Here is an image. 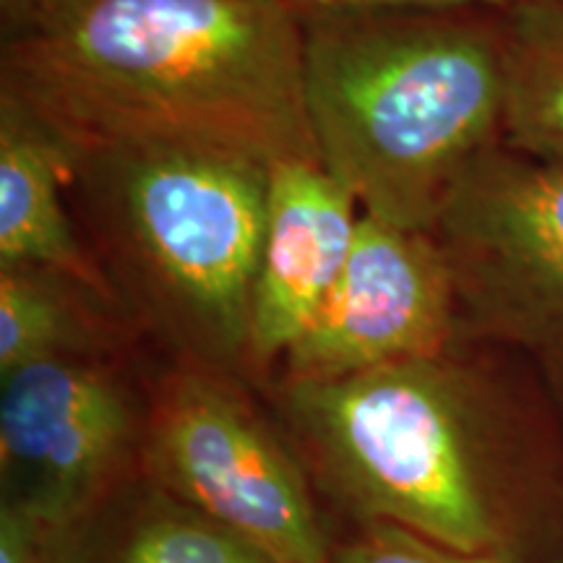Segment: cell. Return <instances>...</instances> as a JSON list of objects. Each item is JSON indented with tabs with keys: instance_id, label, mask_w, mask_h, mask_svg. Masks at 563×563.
<instances>
[{
	"instance_id": "obj_1",
	"label": "cell",
	"mask_w": 563,
	"mask_h": 563,
	"mask_svg": "<svg viewBox=\"0 0 563 563\" xmlns=\"http://www.w3.org/2000/svg\"><path fill=\"white\" fill-rule=\"evenodd\" d=\"M0 37V91L68 152L321 162L300 19L274 0H45Z\"/></svg>"
},
{
	"instance_id": "obj_2",
	"label": "cell",
	"mask_w": 563,
	"mask_h": 563,
	"mask_svg": "<svg viewBox=\"0 0 563 563\" xmlns=\"http://www.w3.org/2000/svg\"><path fill=\"white\" fill-rule=\"evenodd\" d=\"M300 26L321 165L363 214L431 232L470 167L504 144L501 13H332Z\"/></svg>"
},
{
	"instance_id": "obj_3",
	"label": "cell",
	"mask_w": 563,
	"mask_h": 563,
	"mask_svg": "<svg viewBox=\"0 0 563 563\" xmlns=\"http://www.w3.org/2000/svg\"><path fill=\"white\" fill-rule=\"evenodd\" d=\"M269 170L207 152H70L68 199L115 298L209 368L249 361Z\"/></svg>"
},
{
	"instance_id": "obj_4",
	"label": "cell",
	"mask_w": 563,
	"mask_h": 563,
	"mask_svg": "<svg viewBox=\"0 0 563 563\" xmlns=\"http://www.w3.org/2000/svg\"><path fill=\"white\" fill-rule=\"evenodd\" d=\"M282 405L329 490L365 522L470 553H509L488 422L449 352L285 382Z\"/></svg>"
},
{
	"instance_id": "obj_5",
	"label": "cell",
	"mask_w": 563,
	"mask_h": 563,
	"mask_svg": "<svg viewBox=\"0 0 563 563\" xmlns=\"http://www.w3.org/2000/svg\"><path fill=\"white\" fill-rule=\"evenodd\" d=\"M150 481L274 563H332L308 481L256 412L207 371L162 389L144 433Z\"/></svg>"
},
{
	"instance_id": "obj_6",
	"label": "cell",
	"mask_w": 563,
	"mask_h": 563,
	"mask_svg": "<svg viewBox=\"0 0 563 563\" xmlns=\"http://www.w3.org/2000/svg\"><path fill=\"white\" fill-rule=\"evenodd\" d=\"M431 232L454 272L462 321L511 340L563 336V162L493 146Z\"/></svg>"
},
{
	"instance_id": "obj_7",
	"label": "cell",
	"mask_w": 563,
	"mask_h": 563,
	"mask_svg": "<svg viewBox=\"0 0 563 563\" xmlns=\"http://www.w3.org/2000/svg\"><path fill=\"white\" fill-rule=\"evenodd\" d=\"M460 327L454 272L433 232L361 214L347 264L285 352V382L446 355Z\"/></svg>"
},
{
	"instance_id": "obj_8",
	"label": "cell",
	"mask_w": 563,
	"mask_h": 563,
	"mask_svg": "<svg viewBox=\"0 0 563 563\" xmlns=\"http://www.w3.org/2000/svg\"><path fill=\"white\" fill-rule=\"evenodd\" d=\"M133 439L129 391L89 355H60L3 373V501L53 534L95 509Z\"/></svg>"
},
{
	"instance_id": "obj_9",
	"label": "cell",
	"mask_w": 563,
	"mask_h": 563,
	"mask_svg": "<svg viewBox=\"0 0 563 563\" xmlns=\"http://www.w3.org/2000/svg\"><path fill=\"white\" fill-rule=\"evenodd\" d=\"M321 162L272 165L249 361L285 357L347 264L363 211Z\"/></svg>"
},
{
	"instance_id": "obj_10",
	"label": "cell",
	"mask_w": 563,
	"mask_h": 563,
	"mask_svg": "<svg viewBox=\"0 0 563 563\" xmlns=\"http://www.w3.org/2000/svg\"><path fill=\"white\" fill-rule=\"evenodd\" d=\"M70 152L34 112L0 91V266H32L115 302L68 211Z\"/></svg>"
},
{
	"instance_id": "obj_11",
	"label": "cell",
	"mask_w": 563,
	"mask_h": 563,
	"mask_svg": "<svg viewBox=\"0 0 563 563\" xmlns=\"http://www.w3.org/2000/svg\"><path fill=\"white\" fill-rule=\"evenodd\" d=\"M100 530L84 532L60 563H274L214 519L146 483Z\"/></svg>"
},
{
	"instance_id": "obj_12",
	"label": "cell",
	"mask_w": 563,
	"mask_h": 563,
	"mask_svg": "<svg viewBox=\"0 0 563 563\" xmlns=\"http://www.w3.org/2000/svg\"><path fill=\"white\" fill-rule=\"evenodd\" d=\"M504 144L534 159L563 162V0H532L501 13Z\"/></svg>"
},
{
	"instance_id": "obj_13",
	"label": "cell",
	"mask_w": 563,
	"mask_h": 563,
	"mask_svg": "<svg viewBox=\"0 0 563 563\" xmlns=\"http://www.w3.org/2000/svg\"><path fill=\"white\" fill-rule=\"evenodd\" d=\"M89 306H112L79 282L32 266H0V373L100 342Z\"/></svg>"
},
{
	"instance_id": "obj_14",
	"label": "cell",
	"mask_w": 563,
	"mask_h": 563,
	"mask_svg": "<svg viewBox=\"0 0 563 563\" xmlns=\"http://www.w3.org/2000/svg\"><path fill=\"white\" fill-rule=\"evenodd\" d=\"M332 563H514L509 553H470L389 522H365L361 538L334 548Z\"/></svg>"
},
{
	"instance_id": "obj_15",
	"label": "cell",
	"mask_w": 563,
	"mask_h": 563,
	"mask_svg": "<svg viewBox=\"0 0 563 563\" xmlns=\"http://www.w3.org/2000/svg\"><path fill=\"white\" fill-rule=\"evenodd\" d=\"M300 21L332 13H384V11H431V13H509L532 0H274Z\"/></svg>"
},
{
	"instance_id": "obj_16",
	"label": "cell",
	"mask_w": 563,
	"mask_h": 563,
	"mask_svg": "<svg viewBox=\"0 0 563 563\" xmlns=\"http://www.w3.org/2000/svg\"><path fill=\"white\" fill-rule=\"evenodd\" d=\"M53 532L16 504L0 506V563H47Z\"/></svg>"
},
{
	"instance_id": "obj_17",
	"label": "cell",
	"mask_w": 563,
	"mask_h": 563,
	"mask_svg": "<svg viewBox=\"0 0 563 563\" xmlns=\"http://www.w3.org/2000/svg\"><path fill=\"white\" fill-rule=\"evenodd\" d=\"M45 0H0V32L13 30L32 11H37Z\"/></svg>"
}]
</instances>
